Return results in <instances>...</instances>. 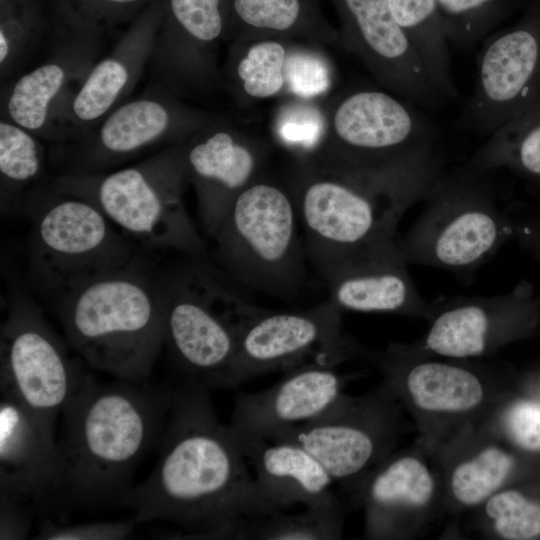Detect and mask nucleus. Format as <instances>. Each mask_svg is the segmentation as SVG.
<instances>
[{
    "mask_svg": "<svg viewBox=\"0 0 540 540\" xmlns=\"http://www.w3.org/2000/svg\"><path fill=\"white\" fill-rule=\"evenodd\" d=\"M158 461L125 506L138 521H163L194 539H240L246 524L277 512L261 495L236 436L222 424L210 389H171Z\"/></svg>",
    "mask_w": 540,
    "mask_h": 540,
    "instance_id": "f257e3e1",
    "label": "nucleus"
},
{
    "mask_svg": "<svg viewBox=\"0 0 540 540\" xmlns=\"http://www.w3.org/2000/svg\"><path fill=\"white\" fill-rule=\"evenodd\" d=\"M170 401L169 387L87 373L61 411L49 508L125 506L137 467L160 444Z\"/></svg>",
    "mask_w": 540,
    "mask_h": 540,
    "instance_id": "f03ea898",
    "label": "nucleus"
},
{
    "mask_svg": "<svg viewBox=\"0 0 540 540\" xmlns=\"http://www.w3.org/2000/svg\"><path fill=\"white\" fill-rule=\"evenodd\" d=\"M323 106L326 127L300 161L426 194L439 172L437 134L413 104L376 88L349 89Z\"/></svg>",
    "mask_w": 540,
    "mask_h": 540,
    "instance_id": "7ed1b4c3",
    "label": "nucleus"
},
{
    "mask_svg": "<svg viewBox=\"0 0 540 540\" xmlns=\"http://www.w3.org/2000/svg\"><path fill=\"white\" fill-rule=\"evenodd\" d=\"M69 346L116 379L148 380L164 348L157 271L139 256L52 300Z\"/></svg>",
    "mask_w": 540,
    "mask_h": 540,
    "instance_id": "20e7f679",
    "label": "nucleus"
},
{
    "mask_svg": "<svg viewBox=\"0 0 540 540\" xmlns=\"http://www.w3.org/2000/svg\"><path fill=\"white\" fill-rule=\"evenodd\" d=\"M184 141L131 166L96 174H60L51 180L59 190L93 203L135 243L203 256L205 242L184 202L188 184Z\"/></svg>",
    "mask_w": 540,
    "mask_h": 540,
    "instance_id": "39448f33",
    "label": "nucleus"
},
{
    "mask_svg": "<svg viewBox=\"0 0 540 540\" xmlns=\"http://www.w3.org/2000/svg\"><path fill=\"white\" fill-rule=\"evenodd\" d=\"M24 215L30 220L28 278L51 300L140 256L137 243L97 206L59 190L52 180L31 197Z\"/></svg>",
    "mask_w": 540,
    "mask_h": 540,
    "instance_id": "423d86ee",
    "label": "nucleus"
},
{
    "mask_svg": "<svg viewBox=\"0 0 540 540\" xmlns=\"http://www.w3.org/2000/svg\"><path fill=\"white\" fill-rule=\"evenodd\" d=\"M491 172L465 163L435 179L422 212L398 239L408 265L471 273L515 238V219L499 208Z\"/></svg>",
    "mask_w": 540,
    "mask_h": 540,
    "instance_id": "0eeeda50",
    "label": "nucleus"
},
{
    "mask_svg": "<svg viewBox=\"0 0 540 540\" xmlns=\"http://www.w3.org/2000/svg\"><path fill=\"white\" fill-rule=\"evenodd\" d=\"M201 257L157 272L164 347L184 381L236 387L237 323L248 302Z\"/></svg>",
    "mask_w": 540,
    "mask_h": 540,
    "instance_id": "6e6552de",
    "label": "nucleus"
},
{
    "mask_svg": "<svg viewBox=\"0 0 540 540\" xmlns=\"http://www.w3.org/2000/svg\"><path fill=\"white\" fill-rule=\"evenodd\" d=\"M316 270L395 237L413 192L299 161L289 182Z\"/></svg>",
    "mask_w": 540,
    "mask_h": 540,
    "instance_id": "1a4fd4ad",
    "label": "nucleus"
},
{
    "mask_svg": "<svg viewBox=\"0 0 540 540\" xmlns=\"http://www.w3.org/2000/svg\"><path fill=\"white\" fill-rule=\"evenodd\" d=\"M299 222L289 185L261 176L235 198L221 220L212 238L216 258L246 287L292 296L305 275Z\"/></svg>",
    "mask_w": 540,
    "mask_h": 540,
    "instance_id": "9d476101",
    "label": "nucleus"
},
{
    "mask_svg": "<svg viewBox=\"0 0 540 540\" xmlns=\"http://www.w3.org/2000/svg\"><path fill=\"white\" fill-rule=\"evenodd\" d=\"M215 121L163 84L125 101L81 138L56 145L51 161L60 174H96L156 147L182 142Z\"/></svg>",
    "mask_w": 540,
    "mask_h": 540,
    "instance_id": "9b49d317",
    "label": "nucleus"
},
{
    "mask_svg": "<svg viewBox=\"0 0 540 540\" xmlns=\"http://www.w3.org/2000/svg\"><path fill=\"white\" fill-rule=\"evenodd\" d=\"M86 374L31 295L13 284L0 328V394L56 420Z\"/></svg>",
    "mask_w": 540,
    "mask_h": 540,
    "instance_id": "f8f14e48",
    "label": "nucleus"
},
{
    "mask_svg": "<svg viewBox=\"0 0 540 540\" xmlns=\"http://www.w3.org/2000/svg\"><path fill=\"white\" fill-rule=\"evenodd\" d=\"M341 315L329 299L298 311H273L248 302L237 323V386L305 364L334 367L352 352Z\"/></svg>",
    "mask_w": 540,
    "mask_h": 540,
    "instance_id": "ddd939ff",
    "label": "nucleus"
},
{
    "mask_svg": "<svg viewBox=\"0 0 540 540\" xmlns=\"http://www.w3.org/2000/svg\"><path fill=\"white\" fill-rule=\"evenodd\" d=\"M540 108V0L514 25L485 38L476 58V81L461 124L491 135Z\"/></svg>",
    "mask_w": 540,
    "mask_h": 540,
    "instance_id": "4468645a",
    "label": "nucleus"
},
{
    "mask_svg": "<svg viewBox=\"0 0 540 540\" xmlns=\"http://www.w3.org/2000/svg\"><path fill=\"white\" fill-rule=\"evenodd\" d=\"M330 1L339 16L341 47L356 56L379 85L413 105L435 108L445 100L387 0Z\"/></svg>",
    "mask_w": 540,
    "mask_h": 540,
    "instance_id": "2eb2a0df",
    "label": "nucleus"
},
{
    "mask_svg": "<svg viewBox=\"0 0 540 540\" xmlns=\"http://www.w3.org/2000/svg\"><path fill=\"white\" fill-rule=\"evenodd\" d=\"M267 149L217 120L184 141L187 181L194 188L203 231L213 238L235 198L260 178Z\"/></svg>",
    "mask_w": 540,
    "mask_h": 540,
    "instance_id": "dca6fc26",
    "label": "nucleus"
},
{
    "mask_svg": "<svg viewBox=\"0 0 540 540\" xmlns=\"http://www.w3.org/2000/svg\"><path fill=\"white\" fill-rule=\"evenodd\" d=\"M150 61L161 84L179 97L202 94L220 81L219 44L225 40L223 0H168Z\"/></svg>",
    "mask_w": 540,
    "mask_h": 540,
    "instance_id": "f3484780",
    "label": "nucleus"
},
{
    "mask_svg": "<svg viewBox=\"0 0 540 540\" xmlns=\"http://www.w3.org/2000/svg\"><path fill=\"white\" fill-rule=\"evenodd\" d=\"M540 311L539 295L528 281L491 297H456L434 308L424 346L447 358H470L514 336Z\"/></svg>",
    "mask_w": 540,
    "mask_h": 540,
    "instance_id": "a211bd4d",
    "label": "nucleus"
},
{
    "mask_svg": "<svg viewBox=\"0 0 540 540\" xmlns=\"http://www.w3.org/2000/svg\"><path fill=\"white\" fill-rule=\"evenodd\" d=\"M396 237L319 269L342 311L410 314L430 318L433 306L418 291Z\"/></svg>",
    "mask_w": 540,
    "mask_h": 540,
    "instance_id": "6ab92c4d",
    "label": "nucleus"
},
{
    "mask_svg": "<svg viewBox=\"0 0 540 540\" xmlns=\"http://www.w3.org/2000/svg\"><path fill=\"white\" fill-rule=\"evenodd\" d=\"M384 406L376 401L353 402L343 394L325 412L287 429L270 441L294 442L309 451L334 482L359 479L379 457L385 439Z\"/></svg>",
    "mask_w": 540,
    "mask_h": 540,
    "instance_id": "aec40b11",
    "label": "nucleus"
},
{
    "mask_svg": "<svg viewBox=\"0 0 540 540\" xmlns=\"http://www.w3.org/2000/svg\"><path fill=\"white\" fill-rule=\"evenodd\" d=\"M40 65L3 93L1 119L40 139L57 142V125L67 105L96 63L98 40L69 35Z\"/></svg>",
    "mask_w": 540,
    "mask_h": 540,
    "instance_id": "412c9836",
    "label": "nucleus"
},
{
    "mask_svg": "<svg viewBox=\"0 0 540 540\" xmlns=\"http://www.w3.org/2000/svg\"><path fill=\"white\" fill-rule=\"evenodd\" d=\"M342 387L333 367L301 365L264 390L240 393L228 425L236 434L271 440L321 415L340 398Z\"/></svg>",
    "mask_w": 540,
    "mask_h": 540,
    "instance_id": "4be33fe9",
    "label": "nucleus"
},
{
    "mask_svg": "<svg viewBox=\"0 0 540 540\" xmlns=\"http://www.w3.org/2000/svg\"><path fill=\"white\" fill-rule=\"evenodd\" d=\"M158 28L159 17L138 21L105 58L93 65L60 117L57 144L86 135L123 103L152 57Z\"/></svg>",
    "mask_w": 540,
    "mask_h": 540,
    "instance_id": "5701e85b",
    "label": "nucleus"
},
{
    "mask_svg": "<svg viewBox=\"0 0 540 540\" xmlns=\"http://www.w3.org/2000/svg\"><path fill=\"white\" fill-rule=\"evenodd\" d=\"M55 422L1 394L0 493L49 509L56 469Z\"/></svg>",
    "mask_w": 540,
    "mask_h": 540,
    "instance_id": "b1692460",
    "label": "nucleus"
},
{
    "mask_svg": "<svg viewBox=\"0 0 540 540\" xmlns=\"http://www.w3.org/2000/svg\"><path fill=\"white\" fill-rule=\"evenodd\" d=\"M233 433L253 467L261 495L276 511L296 504L318 507L337 502L331 492L334 480L304 447Z\"/></svg>",
    "mask_w": 540,
    "mask_h": 540,
    "instance_id": "393cba45",
    "label": "nucleus"
},
{
    "mask_svg": "<svg viewBox=\"0 0 540 540\" xmlns=\"http://www.w3.org/2000/svg\"><path fill=\"white\" fill-rule=\"evenodd\" d=\"M225 40L241 43L274 38L342 48L338 29L320 0H223Z\"/></svg>",
    "mask_w": 540,
    "mask_h": 540,
    "instance_id": "a878e982",
    "label": "nucleus"
},
{
    "mask_svg": "<svg viewBox=\"0 0 540 540\" xmlns=\"http://www.w3.org/2000/svg\"><path fill=\"white\" fill-rule=\"evenodd\" d=\"M45 147L28 130L0 121V208L2 215L24 214L31 197L48 182Z\"/></svg>",
    "mask_w": 540,
    "mask_h": 540,
    "instance_id": "bb28decb",
    "label": "nucleus"
},
{
    "mask_svg": "<svg viewBox=\"0 0 540 540\" xmlns=\"http://www.w3.org/2000/svg\"><path fill=\"white\" fill-rule=\"evenodd\" d=\"M433 491L430 471L419 459L403 456L388 462L365 486L369 530L372 534L386 532L396 511L425 506Z\"/></svg>",
    "mask_w": 540,
    "mask_h": 540,
    "instance_id": "cd10ccee",
    "label": "nucleus"
},
{
    "mask_svg": "<svg viewBox=\"0 0 540 540\" xmlns=\"http://www.w3.org/2000/svg\"><path fill=\"white\" fill-rule=\"evenodd\" d=\"M290 42L266 38L230 43L227 84L239 102L245 104L285 95Z\"/></svg>",
    "mask_w": 540,
    "mask_h": 540,
    "instance_id": "c85d7f7f",
    "label": "nucleus"
},
{
    "mask_svg": "<svg viewBox=\"0 0 540 540\" xmlns=\"http://www.w3.org/2000/svg\"><path fill=\"white\" fill-rule=\"evenodd\" d=\"M406 388L417 407L433 413H462L482 401L483 387L470 370L439 361H421L405 372Z\"/></svg>",
    "mask_w": 540,
    "mask_h": 540,
    "instance_id": "c756f323",
    "label": "nucleus"
},
{
    "mask_svg": "<svg viewBox=\"0 0 540 540\" xmlns=\"http://www.w3.org/2000/svg\"><path fill=\"white\" fill-rule=\"evenodd\" d=\"M390 11L418 52L435 87L445 99L455 98L449 42L436 0H387Z\"/></svg>",
    "mask_w": 540,
    "mask_h": 540,
    "instance_id": "7c9ffc66",
    "label": "nucleus"
},
{
    "mask_svg": "<svg viewBox=\"0 0 540 540\" xmlns=\"http://www.w3.org/2000/svg\"><path fill=\"white\" fill-rule=\"evenodd\" d=\"M488 137L466 164L487 171L505 168L540 184V108L506 123Z\"/></svg>",
    "mask_w": 540,
    "mask_h": 540,
    "instance_id": "2f4dec72",
    "label": "nucleus"
},
{
    "mask_svg": "<svg viewBox=\"0 0 540 540\" xmlns=\"http://www.w3.org/2000/svg\"><path fill=\"white\" fill-rule=\"evenodd\" d=\"M341 535L338 503L306 507L303 512L285 514L281 511L250 520L240 539L267 540H328Z\"/></svg>",
    "mask_w": 540,
    "mask_h": 540,
    "instance_id": "473e14b6",
    "label": "nucleus"
},
{
    "mask_svg": "<svg viewBox=\"0 0 540 540\" xmlns=\"http://www.w3.org/2000/svg\"><path fill=\"white\" fill-rule=\"evenodd\" d=\"M516 0H436L449 44L473 47L487 38L511 13Z\"/></svg>",
    "mask_w": 540,
    "mask_h": 540,
    "instance_id": "72a5a7b5",
    "label": "nucleus"
},
{
    "mask_svg": "<svg viewBox=\"0 0 540 540\" xmlns=\"http://www.w3.org/2000/svg\"><path fill=\"white\" fill-rule=\"evenodd\" d=\"M514 465L512 457L498 447L483 449L453 471L451 491L463 505L475 506L503 485Z\"/></svg>",
    "mask_w": 540,
    "mask_h": 540,
    "instance_id": "f704fd0d",
    "label": "nucleus"
},
{
    "mask_svg": "<svg viewBox=\"0 0 540 540\" xmlns=\"http://www.w3.org/2000/svg\"><path fill=\"white\" fill-rule=\"evenodd\" d=\"M285 96L274 117L273 133L279 143L300 159L310 155L321 142L325 112L319 100Z\"/></svg>",
    "mask_w": 540,
    "mask_h": 540,
    "instance_id": "c9c22d12",
    "label": "nucleus"
},
{
    "mask_svg": "<svg viewBox=\"0 0 540 540\" xmlns=\"http://www.w3.org/2000/svg\"><path fill=\"white\" fill-rule=\"evenodd\" d=\"M323 48L306 42H290L285 70V95L320 100L330 93L335 71Z\"/></svg>",
    "mask_w": 540,
    "mask_h": 540,
    "instance_id": "e433bc0d",
    "label": "nucleus"
},
{
    "mask_svg": "<svg viewBox=\"0 0 540 540\" xmlns=\"http://www.w3.org/2000/svg\"><path fill=\"white\" fill-rule=\"evenodd\" d=\"M499 536L509 540L532 539L540 535V504L515 490L493 494L485 506Z\"/></svg>",
    "mask_w": 540,
    "mask_h": 540,
    "instance_id": "4c0bfd02",
    "label": "nucleus"
},
{
    "mask_svg": "<svg viewBox=\"0 0 540 540\" xmlns=\"http://www.w3.org/2000/svg\"><path fill=\"white\" fill-rule=\"evenodd\" d=\"M136 517L120 521L58 524L43 519L35 539L42 540H119L128 538L134 531Z\"/></svg>",
    "mask_w": 540,
    "mask_h": 540,
    "instance_id": "58836bf2",
    "label": "nucleus"
},
{
    "mask_svg": "<svg viewBox=\"0 0 540 540\" xmlns=\"http://www.w3.org/2000/svg\"><path fill=\"white\" fill-rule=\"evenodd\" d=\"M30 21L5 17L0 26V74H12L33 49L35 34Z\"/></svg>",
    "mask_w": 540,
    "mask_h": 540,
    "instance_id": "ea45409f",
    "label": "nucleus"
},
{
    "mask_svg": "<svg viewBox=\"0 0 540 540\" xmlns=\"http://www.w3.org/2000/svg\"><path fill=\"white\" fill-rule=\"evenodd\" d=\"M504 428L509 438L520 448L540 451V404L522 400L505 413Z\"/></svg>",
    "mask_w": 540,
    "mask_h": 540,
    "instance_id": "a19ab883",
    "label": "nucleus"
},
{
    "mask_svg": "<svg viewBox=\"0 0 540 540\" xmlns=\"http://www.w3.org/2000/svg\"><path fill=\"white\" fill-rule=\"evenodd\" d=\"M29 504L0 493V539H25L32 515Z\"/></svg>",
    "mask_w": 540,
    "mask_h": 540,
    "instance_id": "79ce46f5",
    "label": "nucleus"
},
{
    "mask_svg": "<svg viewBox=\"0 0 540 540\" xmlns=\"http://www.w3.org/2000/svg\"><path fill=\"white\" fill-rule=\"evenodd\" d=\"M515 225V238L540 261V215L525 220L515 219Z\"/></svg>",
    "mask_w": 540,
    "mask_h": 540,
    "instance_id": "37998d69",
    "label": "nucleus"
},
{
    "mask_svg": "<svg viewBox=\"0 0 540 540\" xmlns=\"http://www.w3.org/2000/svg\"><path fill=\"white\" fill-rule=\"evenodd\" d=\"M92 5V1L96 2V6L98 8V14H97V20L100 19V7H122V6H129L136 3H139L141 0H90ZM97 25V24H96ZM97 30V27H96ZM98 34V33H97Z\"/></svg>",
    "mask_w": 540,
    "mask_h": 540,
    "instance_id": "c03bdc74",
    "label": "nucleus"
}]
</instances>
